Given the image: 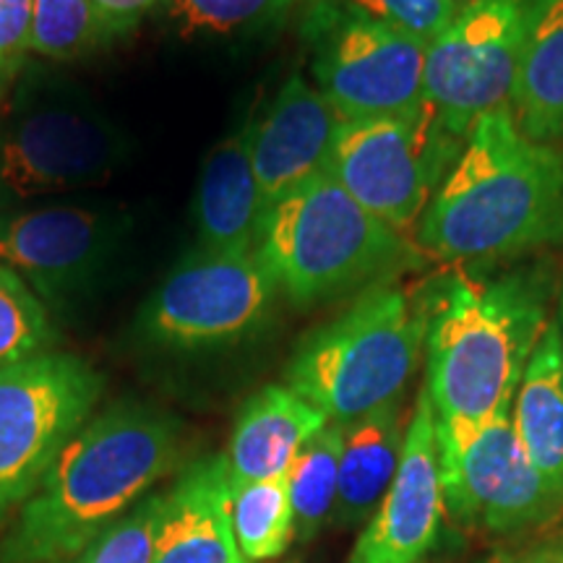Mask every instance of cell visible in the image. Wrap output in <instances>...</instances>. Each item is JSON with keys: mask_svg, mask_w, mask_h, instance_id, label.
Returning a JSON list of instances; mask_svg holds the SVG:
<instances>
[{"mask_svg": "<svg viewBox=\"0 0 563 563\" xmlns=\"http://www.w3.org/2000/svg\"><path fill=\"white\" fill-rule=\"evenodd\" d=\"M180 456V422L141 402H115L87 420L21 506L0 563H66L131 511Z\"/></svg>", "mask_w": 563, "mask_h": 563, "instance_id": "obj_1", "label": "cell"}, {"mask_svg": "<svg viewBox=\"0 0 563 563\" xmlns=\"http://www.w3.org/2000/svg\"><path fill=\"white\" fill-rule=\"evenodd\" d=\"M555 241H563V157L527 139L504 104L470 129L422 211L418 243L443 262H475Z\"/></svg>", "mask_w": 563, "mask_h": 563, "instance_id": "obj_2", "label": "cell"}, {"mask_svg": "<svg viewBox=\"0 0 563 563\" xmlns=\"http://www.w3.org/2000/svg\"><path fill=\"white\" fill-rule=\"evenodd\" d=\"M543 327V302L522 279L446 282L426 332V391L435 418L483 422L511 415Z\"/></svg>", "mask_w": 563, "mask_h": 563, "instance_id": "obj_3", "label": "cell"}, {"mask_svg": "<svg viewBox=\"0 0 563 563\" xmlns=\"http://www.w3.org/2000/svg\"><path fill=\"white\" fill-rule=\"evenodd\" d=\"M253 253L295 306L340 298L410 256L399 232L365 211L329 173L266 211Z\"/></svg>", "mask_w": 563, "mask_h": 563, "instance_id": "obj_4", "label": "cell"}, {"mask_svg": "<svg viewBox=\"0 0 563 563\" xmlns=\"http://www.w3.org/2000/svg\"><path fill=\"white\" fill-rule=\"evenodd\" d=\"M428 311L399 287H373L300 342L285 386L332 422L399 405L426 344Z\"/></svg>", "mask_w": 563, "mask_h": 563, "instance_id": "obj_5", "label": "cell"}, {"mask_svg": "<svg viewBox=\"0 0 563 563\" xmlns=\"http://www.w3.org/2000/svg\"><path fill=\"white\" fill-rule=\"evenodd\" d=\"M0 121V191L13 199L84 191L123 165L125 136L87 91L26 66Z\"/></svg>", "mask_w": 563, "mask_h": 563, "instance_id": "obj_6", "label": "cell"}, {"mask_svg": "<svg viewBox=\"0 0 563 563\" xmlns=\"http://www.w3.org/2000/svg\"><path fill=\"white\" fill-rule=\"evenodd\" d=\"M102 391V373L70 352H42L0 371V527L34 496Z\"/></svg>", "mask_w": 563, "mask_h": 563, "instance_id": "obj_7", "label": "cell"}, {"mask_svg": "<svg viewBox=\"0 0 563 563\" xmlns=\"http://www.w3.org/2000/svg\"><path fill=\"white\" fill-rule=\"evenodd\" d=\"M443 504L456 522L517 532L551 519L563 490L534 467L514 431L511 415L493 420H439Z\"/></svg>", "mask_w": 563, "mask_h": 563, "instance_id": "obj_8", "label": "cell"}, {"mask_svg": "<svg viewBox=\"0 0 563 563\" xmlns=\"http://www.w3.org/2000/svg\"><path fill=\"white\" fill-rule=\"evenodd\" d=\"M308 34L316 89L344 121L415 118L426 110L422 40L332 5L313 13Z\"/></svg>", "mask_w": 563, "mask_h": 563, "instance_id": "obj_9", "label": "cell"}, {"mask_svg": "<svg viewBox=\"0 0 563 563\" xmlns=\"http://www.w3.org/2000/svg\"><path fill=\"white\" fill-rule=\"evenodd\" d=\"M279 290L256 253H188L150 295L139 332L162 350H207L243 340Z\"/></svg>", "mask_w": 563, "mask_h": 563, "instance_id": "obj_10", "label": "cell"}, {"mask_svg": "<svg viewBox=\"0 0 563 563\" xmlns=\"http://www.w3.org/2000/svg\"><path fill=\"white\" fill-rule=\"evenodd\" d=\"M530 0H470L426 55V108L452 139L511 100Z\"/></svg>", "mask_w": 563, "mask_h": 563, "instance_id": "obj_11", "label": "cell"}, {"mask_svg": "<svg viewBox=\"0 0 563 563\" xmlns=\"http://www.w3.org/2000/svg\"><path fill=\"white\" fill-rule=\"evenodd\" d=\"M446 139L428 108L415 118L344 121L329 175L376 220L407 230L431 203Z\"/></svg>", "mask_w": 563, "mask_h": 563, "instance_id": "obj_12", "label": "cell"}, {"mask_svg": "<svg viewBox=\"0 0 563 563\" xmlns=\"http://www.w3.org/2000/svg\"><path fill=\"white\" fill-rule=\"evenodd\" d=\"M131 220L121 209L47 203L0 217V264L53 308L79 298L123 249Z\"/></svg>", "mask_w": 563, "mask_h": 563, "instance_id": "obj_13", "label": "cell"}, {"mask_svg": "<svg viewBox=\"0 0 563 563\" xmlns=\"http://www.w3.org/2000/svg\"><path fill=\"white\" fill-rule=\"evenodd\" d=\"M443 485L435 412L422 389L405 431L402 460L384 501L363 527L347 563H420L439 543Z\"/></svg>", "mask_w": 563, "mask_h": 563, "instance_id": "obj_14", "label": "cell"}, {"mask_svg": "<svg viewBox=\"0 0 563 563\" xmlns=\"http://www.w3.org/2000/svg\"><path fill=\"white\" fill-rule=\"evenodd\" d=\"M344 118L313 84L295 74L282 84L262 121H253L251 157L262 199V220L274 203L316 175L329 159Z\"/></svg>", "mask_w": 563, "mask_h": 563, "instance_id": "obj_15", "label": "cell"}, {"mask_svg": "<svg viewBox=\"0 0 563 563\" xmlns=\"http://www.w3.org/2000/svg\"><path fill=\"white\" fill-rule=\"evenodd\" d=\"M154 563H243L224 456L194 462L165 493Z\"/></svg>", "mask_w": 563, "mask_h": 563, "instance_id": "obj_16", "label": "cell"}, {"mask_svg": "<svg viewBox=\"0 0 563 563\" xmlns=\"http://www.w3.org/2000/svg\"><path fill=\"white\" fill-rule=\"evenodd\" d=\"M253 121L224 136L203 159L194 199L196 249L253 253L262 224V199L251 157Z\"/></svg>", "mask_w": 563, "mask_h": 563, "instance_id": "obj_17", "label": "cell"}, {"mask_svg": "<svg viewBox=\"0 0 563 563\" xmlns=\"http://www.w3.org/2000/svg\"><path fill=\"white\" fill-rule=\"evenodd\" d=\"M332 422L319 407L285 384H269L256 391L238 412L232 439L224 454L230 488L285 475L302 443Z\"/></svg>", "mask_w": 563, "mask_h": 563, "instance_id": "obj_18", "label": "cell"}, {"mask_svg": "<svg viewBox=\"0 0 563 563\" xmlns=\"http://www.w3.org/2000/svg\"><path fill=\"white\" fill-rule=\"evenodd\" d=\"M405 428L399 405L342 426L340 485L332 522L340 530L365 527L384 501L402 460Z\"/></svg>", "mask_w": 563, "mask_h": 563, "instance_id": "obj_19", "label": "cell"}, {"mask_svg": "<svg viewBox=\"0 0 563 563\" xmlns=\"http://www.w3.org/2000/svg\"><path fill=\"white\" fill-rule=\"evenodd\" d=\"M511 112L527 139L563 136V0H530L511 91Z\"/></svg>", "mask_w": 563, "mask_h": 563, "instance_id": "obj_20", "label": "cell"}, {"mask_svg": "<svg viewBox=\"0 0 563 563\" xmlns=\"http://www.w3.org/2000/svg\"><path fill=\"white\" fill-rule=\"evenodd\" d=\"M511 422L534 467L563 490V352L555 323L534 344Z\"/></svg>", "mask_w": 563, "mask_h": 563, "instance_id": "obj_21", "label": "cell"}, {"mask_svg": "<svg viewBox=\"0 0 563 563\" xmlns=\"http://www.w3.org/2000/svg\"><path fill=\"white\" fill-rule=\"evenodd\" d=\"M342 456V422H327L311 435L290 467H287V488L295 514V540L311 543L327 522H332L340 485Z\"/></svg>", "mask_w": 563, "mask_h": 563, "instance_id": "obj_22", "label": "cell"}, {"mask_svg": "<svg viewBox=\"0 0 563 563\" xmlns=\"http://www.w3.org/2000/svg\"><path fill=\"white\" fill-rule=\"evenodd\" d=\"M230 517L243 561H274L295 540L287 473L230 488Z\"/></svg>", "mask_w": 563, "mask_h": 563, "instance_id": "obj_23", "label": "cell"}, {"mask_svg": "<svg viewBox=\"0 0 563 563\" xmlns=\"http://www.w3.org/2000/svg\"><path fill=\"white\" fill-rule=\"evenodd\" d=\"M108 40L91 0H32V55L53 63L81 60Z\"/></svg>", "mask_w": 563, "mask_h": 563, "instance_id": "obj_24", "label": "cell"}, {"mask_svg": "<svg viewBox=\"0 0 563 563\" xmlns=\"http://www.w3.org/2000/svg\"><path fill=\"white\" fill-rule=\"evenodd\" d=\"M58 342L45 302L0 264V371L51 352Z\"/></svg>", "mask_w": 563, "mask_h": 563, "instance_id": "obj_25", "label": "cell"}, {"mask_svg": "<svg viewBox=\"0 0 563 563\" xmlns=\"http://www.w3.org/2000/svg\"><path fill=\"white\" fill-rule=\"evenodd\" d=\"M165 493H150L66 563H154Z\"/></svg>", "mask_w": 563, "mask_h": 563, "instance_id": "obj_26", "label": "cell"}, {"mask_svg": "<svg viewBox=\"0 0 563 563\" xmlns=\"http://www.w3.org/2000/svg\"><path fill=\"white\" fill-rule=\"evenodd\" d=\"M295 0H167V16L183 37L256 30L285 13Z\"/></svg>", "mask_w": 563, "mask_h": 563, "instance_id": "obj_27", "label": "cell"}, {"mask_svg": "<svg viewBox=\"0 0 563 563\" xmlns=\"http://www.w3.org/2000/svg\"><path fill=\"white\" fill-rule=\"evenodd\" d=\"M332 9L382 21L410 37L422 40L426 45L446 32L460 13L454 0H336Z\"/></svg>", "mask_w": 563, "mask_h": 563, "instance_id": "obj_28", "label": "cell"}, {"mask_svg": "<svg viewBox=\"0 0 563 563\" xmlns=\"http://www.w3.org/2000/svg\"><path fill=\"white\" fill-rule=\"evenodd\" d=\"M32 55V0H0V102L16 87Z\"/></svg>", "mask_w": 563, "mask_h": 563, "instance_id": "obj_29", "label": "cell"}, {"mask_svg": "<svg viewBox=\"0 0 563 563\" xmlns=\"http://www.w3.org/2000/svg\"><path fill=\"white\" fill-rule=\"evenodd\" d=\"M91 3H95L100 21L112 40L131 32L159 0H91Z\"/></svg>", "mask_w": 563, "mask_h": 563, "instance_id": "obj_30", "label": "cell"}, {"mask_svg": "<svg viewBox=\"0 0 563 563\" xmlns=\"http://www.w3.org/2000/svg\"><path fill=\"white\" fill-rule=\"evenodd\" d=\"M509 563H563V555L559 553H532V555H525V559H517V561H509Z\"/></svg>", "mask_w": 563, "mask_h": 563, "instance_id": "obj_31", "label": "cell"}, {"mask_svg": "<svg viewBox=\"0 0 563 563\" xmlns=\"http://www.w3.org/2000/svg\"><path fill=\"white\" fill-rule=\"evenodd\" d=\"M555 332H559L561 352H563V295H561V308H559V321H555Z\"/></svg>", "mask_w": 563, "mask_h": 563, "instance_id": "obj_32", "label": "cell"}, {"mask_svg": "<svg viewBox=\"0 0 563 563\" xmlns=\"http://www.w3.org/2000/svg\"><path fill=\"white\" fill-rule=\"evenodd\" d=\"M454 3L460 5V9H462V5H464V3H470V0H454Z\"/></svg>", "mask_w": 563, "mask_h": 563, "instance_id": "obj_33", "label": "cell"}, {"mask_svg": "<svg viewBox=\"0 0 563 563\" xmlns=\"http://www.w3.org/2000/svg\"><path fill=\"white\" fill-rule=\"evenodd\" d=\"M243 563H249V561H243Z\"/></svg>", "mask_w": 563, "mask_h": 563, "instance_id": "obj_34", "label": "cell"}]
</instances>
